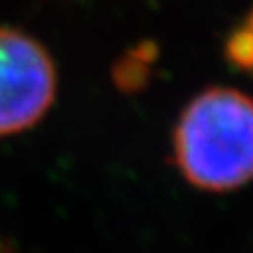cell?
Listing matches in <instances>:
<instances>
[{
	"instance_id": "52a82bcc",
	"label": "cell",
	"mask_w": 253,
	"mask_h": 253,
	"mask_svg": "<svg viewBox=\"0 0 253 253\" xmlns=\"http://www.w3.org/2000/svg\"><path fill=\"white\" fill-rule=\"evenodd\" d=\"M243 26H247L249 30H253V8L249 10V14H247V18H245V24Z\"/></svg>"
},
{
	"instance_id": "7a4b0ae2",
	"label": "cell",
	"mask_w": 253,
	"mask_h": 253,
	"mask_svg": "<svg viewBox=\"0 0 253 253\" xmlns=\"http://www.w3.org/2000/svg\"><path fill=\"white\" fill-rule=\"evenodd\" d=\"M56 96V68L46 48L14 28L0 26V136L24 132Z\"/></svg>"
},
{
	"instance_id": "8992f818",
	"label": "cell",
	"mask_w": 253,
	"mask_h": 253,
	"mask_svg": "<svg viewBox=\"0 0 253 253\" xmlns=\"http://www.w3.org/2000/svg\"><path fill=\"white\" fill-rule=\"evenodd\" d=\"M0 253H14L12 247H10V243H6L2 237H0Z\"/></svg>"
},
{
	"instance_id": "3957f363",
	"label": "cell",
	"mask_w": 253,
	"mask_h": 253,
	"mask_svg": "<svg viewBox=\"0 0 253 253\" xmlns=\"http://www.w3.org/2000/svg\"><path fill=\"white\" fill-rule=\"evenodd\" d=\"M152 78V68L146 62L134 58L132 54L122 56L112 66V82L124 94H138L142 92Z\"/></svg>"
},
{
	"instance_id": "6da1fadb",
	"label": "cell",
	"mask_w": 253,
	"mask_h": 253,
	"mask_svg": "<svg viewBox=\"0 0 253 253\" xmlns=\"http://www.w3.org/2000/svg\"><path fill=\"white\" fill-rule=\"evenodd\" d=\"M173 162L204 192H231L253 179V98L208 88L189 102L173 130Z\"/></svg>"
},
{
	"instance_id": "277c9868",
	"label": "cell",
	"mask_w": 253,
	"mask_h": 253,
	"mask_svg": "<svg viewBox=\"0 0 253 253\" xmlns=\"http://www.w3.org/2000/svg\"><path fill=\"white\" fill-rule=\"evenodd\" d=\"M225 58L227 62L247 74H253V30L247 26L235 28L225 40Z\"/></svg>"
},
{
	"instance_id": "5b68a950",
	"label": "cell",
	"mask_w": 253,
	"mask_h": 253,
	"mask_svg": "<svg viewBox=\"0 0 253 253\" xmlns=\"http://www.w3.org/2000/svg\"><path fill=\"white\" fill-rule=\"evenodd\" d=\"M128 54H132L134 58H138V60H142V62H146V64H154V60L158 58V54H160V48H158V44L156 42H152V40H142L140 44H136Z\"/></svg>"
}]
</instances>
